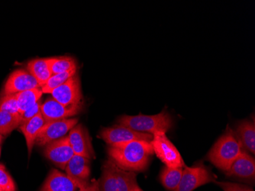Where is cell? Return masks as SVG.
<instances>
[{"mask_svg": "<svg viewBox=\"0 0 255 191\" xmlns=\"http://www.w3.org/2000/svg\"><path fill=\"white\" fill-rule=\"evenodd\" d=\"M109 157L119 168L127 172H143L147 169L154 155L151 142L133 141L108 148Z\"/></svg>", "mask_w": 255, "mask_h": 191, "instance_id": "cell-1", "label": "cell"}, {"mask_svg": "<svg viewBox=\"0 0 255 191\" xmlns=\"http://www.w3.org/2000/svg\"><path fill=\"white\" fill-rule=\"evenodd\" d=\"M243 150L234 131L228 129L215 143L208 154V159L216 168L226 172Z\"/></svg>", "mask_w": 255, "mask_h": 191, "instance_id": "cell-2", "label": "cell"}, {"mask_svg": "<svg viewBox=\"0 0 255 191\" xmlns=\"http://www.w3.org/2000/svg\"><path fill=\"white\" fill-rule=\"evenodd\" d=\"M98 182L100 191H135L140 189L136 174L123 170L111 159L103 164L102 176Z\"/></svg>", "mask_w": 255, "mask_h": 191, "instance_id": "cell-3", "label": "cell"}, {"mask_svg": "<svg viewBox=\"0 0 255 191\" xmlns=\"http://www.w3.org/2000/svg\"><path fill=\"white\" fill-rule=\"evenodd\" d=\"M118 123L137 133L153 136L158 132L167 133L173 126V120L167 112L163 111L154 116H123L118 119Z\"/></svg>", "mask_w": 255, "mask_h": 191, "instance_id": "cell-4", "label": "cell"}, {"mask_svg": "<svg viewBox=\"0 0 255 191\" xmlns=\"http://www.w3.org/2000/svg\"><path fill=\"white\" fill-rule=\"evenodd\" d=\"M151 145L157 157L166 165V167H185L184 161L182 159L181 155L177 148L169 140L165 133L158 132L154 133L151 140Z\"/></svg>", "mask_w": 255, "mask_h": 191, "instance_id": "cell-5", "label": "cell"}, {"mask_svg": "<svg viewBox=\"0 0 255 191\" xmlns=\"http://www.w3.org/2000/svg\"><path fill=\"white\" fill-rule=\"evenodd\" d=\"M100 138L110 146H119L133 141H147L151 142L152 135L137 133L129 128L121 125L113 127L105 128L100 133Z\"/></svg>", "mask_w": 255, "mask_h": 191, "instance_id": "cell-6", "label": "cell"}, {"mask_svg": "<svg viewBox=\"0 0 255 191\" xmlns=\"http://www.w3.org/2000/svg\"><path fill=\"white\" fill-rule=\"evenodd\" d=\"M77 124L78 119L75 118L45 123L37 136L35 144L38 146H45L54 141L61 139Z\"/></svg>", "mask_w": 255, "mask_h": 191, "instance_id": "cell-7", "label": "cell"}, {"mask_svg": "<svg viewBox=\"0 0 255 191\" xmlns=\"http://www.w3.org/2000/svg\"><path fill=\"white\" fill-rule=\"evenodd\" d=\"M215 181L210 171L203 165L185 167L181 180L174 191H193L196 188Z\"/></svg>", "mask_w": 255, "mask_h": 191, "instance_id": "cell-8", "label": "cell"}, {"mask_svg": "<svg viewBox=\"0 0 255 191\" xmlns=\"http://www.w3.org/2000/svg\"><path fill=\"white\" fill-rule=\"evenodd\" d=\"M67 138L75 155H81L90 160H93L95 158L91 138L88 130L84 125L77 124L74 126L69 132Z\"/></svg>", "mask_w": 255, "mask_h": 191, "instance_id": "cell-9", "label": "cell"}, {"mask_svg": "<svg viewBox=\"0 0 255 191\" xmlns=\"http://www.w3.org/2000/svg\"><path fill=\"white\" fill-rule=\"evenodd\" d=\"M44 154L48 160L62 170H65L67 164L75 155L69 143L67 136L46 145Z\"/></svg>", "mask_w": 255, "mask_h": 191, "instance_id": "cell-10", "label": "cell"}, {"mask_svg": "<svg viewBox=\"0 0 255 191\" xmlns=\"http://www.w3.org/2000/svg\"><path fill=\"white\" fill-rule=\"evenodd\" d=\"M52 98L64 106H77L81 101L80 79L77 74L51 93Z\"/></svg>", "mask_w": 255, "mask_h": 191, "instance_id": "cell-11", "label": "cell"}, {"mask_svg": "<svg viewBox=\"0 0 255 191\" xmlns=\"http://www.w3.org/2000/svg\"><path fill=\"white\" fill-rule=\"evenodd\" d=\"M41 88L28 70L18 69L10 74L4 85L2 95L16 94L31 89Z\"/></svg>", "mask_w": 255, "mask_h": 191, "instance_id": "cell-12", "label": "cell"}, {"mask_svg": "<svg viewBox=\"0 0 255 191\" xmlns=\"http://www.w3.org/2000/svg\"><path fill=\"white\" fill-rule=\"evenodd\" d=\"M82 109L81 105L67 106L56 101L54 99H47L41 104V114L45 120V123L61 119H68L78 114Z\"/></svg>", "mask_w": 255, "mask_h": 191, "instance_id": "cell-13", "label": "cell"}, {"mask_svg": "<svg viewBox=\"0 0 255 191\" xmlns=\"http://www.w3.org/2000/svg\"><path fill=\"white\" fill-rule=\"evenodd\" d=\"M87 185L77 182L57 169H52L40 191H78Z\"/></svg>", "mask_w": 255, "mask_h": 191, "instance_id": "cell-14", "label": "cell"}, {"mask_svg": "<svg viewBox=\"0 0 255 191\" xmlns=\"http://www.w3.org/2000/svg\"><path fill=\"white\" fill-rule=\"evenodd\" d=\"M226 175L246 180H255V159L246 151H242L239 157L233 162L229 170L226 172Z\"/></svg>", "mask_w": 255, "mask_h": 191, "instance_id": "cell-15", "label": "cell"}, {"mask_svg": "<svg viewBox=\"0 0 255 191\" xmlns=\"http://www.w3.org/2000/svg\"><path fill=\"white\" fill-rule=\"evenodd\" d=\"M90 161L81 155H74L66 166V174L77 182L87 185L91 172Z\"/></svg>", "mask_w": 255, "mask_h": 191, "instance_id": "cell-16", "label": "cell"}, {"mask_svg": "<svg viewBox=\"0 0 255 191\" xmlns=\"http://www.w3.org/2000/svg\"><path fill=\"white\" fill-rule=\"evenodd\" d=\"M44 123H45V120L43 118L42 115L40 113L19 126L20 130L25 136L29 156H31L37 136Z\"/></svg>", "mask_w": 255, "mask_h": 191, "instance_id": "cell-17", "label": "cell"}, {"mask_svg": "<svg viewBox=\"0 0 255 191\" xmlns=\"http://www.w3.org/2000/svg\"><path fill=\"white\" fill-rule=\"evenodd\" d=\"M236 136L242 147L255 153V126L254 122L243 120L236 126Z\"/></svg>", "mask_w": 255, "mask_h": 191, "instance_id": "cell-18", "label": "cell"}, {"mask_svg": "<svg viewBox=\"0 0 255 191\" xmlns=\"http://www.w3.org/2000/svg\"><path fill=\"white\" fill-rule=\"evenodd\" d=\"M27 70L42 87L53 75L48 62V58L33 59L27 64Z\"/></svg>", "mask_w": 255, "mask_h": 191, "instance_id": "cell-19", "label": "cell"}, {"mask_svg": "<svg viewBox=\"0 0 255 191\" xmlns=\"http://www.w3.org/2000/svg\"><path fill=\"white\" fill-rule=\"evenodd\" d=\"M42 94L41 88L31 89L16 93L15 97L18 103L19 114H23L28 109L40 101Z\"/></svg>", "mask_w": 255, "mask_h": 191, "instance_id": "cell-20", "label": "cell"}, {"mask_svg": "<svg viewBox=\"0 0 255 191\" xmlns=\"http://www.w3.org/2000/svg\"><path fill=\"white\" fill-rule=\"evenodd\" d=\"M183 170V168L164 167L160 175V182L163 186L168 191H175L181 180Z\"/></svg>", "mask_w": 255, "mask_h": 191, "instance_id": "cell-21", "label": "cell"}, {"mask_svg": "<svg viewBox=\"0 0 255 191\" xmlns=\"http://www.w3.org/2000/svg\"><path fill=\"white\" fill-rule=\"evenodd\" d=\"M48 64L52 74H61L72 70H77V63L72 57H49Z\"/></svg>", "mask_w": 255, "mask_h": 191, "instance_id": "cell-22", "label": "cell"}, {"mask_svg": "<svg viewBox=\"0 0 255 191\" xmlns=\"http://www.w3.org/2000/svg\"><path fill=\"white\" fill-rule=\"evenodd\" d=\"M21 125V115L0 111V134L8 136Z\"/></svg>", "mask_w": 255, "mask_h": 191, "instance_id": "cell-23", "label": "cell"}, {"mask_svg": "<svg viewBox=\"0 0 255 191\" xmlns=\"http://www.w3.org/2000/svg\"><path fill=\"white\" fill-rule=\"evenodd\" d=\"M76 72L77 70H72L67 72L61 73V74H53L48 82L41 87L42 93L45 94H51L54 89L62 85L63 83H65L68 79L75 75Z\"/></svg>", "mask_w": 255, "mask_h": 191, "instance_id": "cell-24", "label": "cell"}, {"mask_svg": "<svg viewBox=\"0 0 255 191\" xmlns=\"http://www.w3.org/2000/svg\"><path fill=\"white\" fill-rule=\"evenodd\" d=\"M0 111L7 112L12 114H19L15 94L2 95L0 98Z\"/></svg>", "mask_w": 255, "mask_h": 191, "instance_id": "cell-25", "label": "cell"}, {"mask_svg": "<svg viewBox=\"0 0 255 191\" xmlns=\"http://www.w3.org/2000/svg\"><path fill=\"white\" fill-rule=\"evenodd\" d=\"M0 187L3 191H16V185L4 165L0 166Z\"/></svg>", "mask_w": 255, "mask_h": 191, "instance_id": "cell-26", "label": "cell"}, {"mask_svg": "<svg viewBox=\"0 0 255 191\" xmlns=\"http://www.w3.org/2000/svg\"><path fill=\"white\" fill-rule=\"evenodd\" d=\"M42 103L41 100L38 101V103H35L34 106L30 107L29 109L26 110L25 113L21 115V125L28 122L30 119H32L34 116L41 113V106ZM20 125V126H21Z\"/></svg>", "mask_w": 255, "mask_h": 191, "instance_id": "cell-27", "label": "cell"}, {"mask_svg": "<svg viewBox=\"0 0 255 191\" xmlns=\"http://www.w3.org/2000/svg\"><path fill=\"white\" fill-rule=\"evenodd\" d=\"M224 191H254L250 187L231 182H216Z\"/></svg>", "mask_w": 255, "mask_h": 191, "instance_id": "cell-28", "label": "cell"}, {"mask_svg": "<svg viewBox=\"0 0 255 191\" xmlns=\"http://www.w3.org/2000/svg\"><path fill=\"white\" fill-rule=\"evenodd\" d=\"M78 191H100L98 181H95V182H92L91 184H88L84 188H80Z\"/></svg>", "mask_w": 255, "mask_h": 191, "instance_id": "cell-29", "label": "cell"}, {"mask_svg": "<svg viewBox=\"0 0 255 191\" xmlns=\"http://www.w3.org/2000/svg\"><path fill=\"white\" fill-rule=\"evenodd\" d=\"M2 140H3V136H2V135L0 134V144L2 143Z\"/></svg>", "mask_w": 255, "mask_h": 191, "instance_id": "cell-30", "label": "cell"}, {"mask_svg": "<svg viewBox=\"0 0 255 191\" xmlns=\"http://www.w3.org/2000/svg\"><path fill=\"white\" fill-rule=\"evenodd\" d=\"M142 191V190L141 189V188H140V189L137 190V191Z\"/></svg>", "mask_w": 255, "mask_h": 191, "instance_id": "cell-31", "label": "cell"}, {"mask_svg": "<svg viewBox=\"0 0 255 191\" xmlns=\"http://www.w3.org/2000/svg\"><path fill=\"white\" fill-rule=\"evenodd\" d=\"M0 191H3V190L1 188V187H0Z\"/></svg>", "mask_w": 255, "mask_h": 191, "instance_id": "cell-32", "label": "cell"}, {"mask_svg": "<svg viewBox=\"0 0 255 191\" xmlns=\"http://www.w3.org/2000/svg\"><path fill=\"white\" fill-rule=\"evenodd\" d=\"M0 155H1V147H0Z\"/></svg>", "mask_w": 255, "mask_h": 191, "instance_id": "cell-33", "label": "cell"}, {"mask_svg": "<svg viewBox=\"0 0 255 191\" xmlns=\"http://www.w3.org/2000/svg\"><path fill=\"white\" fill-rule=\"evenodd\" d=\"M1 165H2V164H0V166H1Z\"/></svg>", "mask_w": 255, "mask_h": 191, "instance_id": "cell-34", "label": "cell"}]
</instances>
